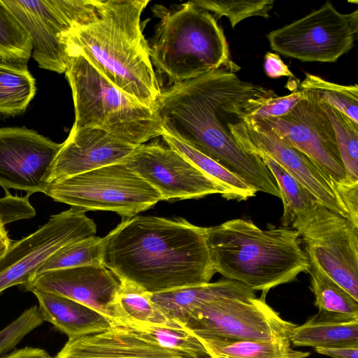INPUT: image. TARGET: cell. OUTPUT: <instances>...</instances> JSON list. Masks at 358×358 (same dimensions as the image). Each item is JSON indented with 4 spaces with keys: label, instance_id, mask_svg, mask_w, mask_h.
<instances>
[{
    "label": "cell",
    "instance_id": "cell-1",
    "mask_svg": "<svg viewBox=\"0 0 358 358\" xmlns=\"http://www.w3.org/2000/svg\"><path fill=\"white\" fill-rule=\"evenodd\" d=\"M256 85L221 68L174 83L161 92L154 111L165 134L215 160L257 192L280 198L262 158L243 149L227 127L237 101Z\"/></svg>",
    "mask_w": 358,
    "mask_h": 358
},
{
    "label": "cell",
    "instance_id": "cell-2",
    "mask_svg": "<svg viewBox=\"0 0 358 358\" xmlns=\"http://www.w3.org/2000/svg\"><path fill=\"white\" fill-rule=\"evenodd\" d=\"M103 238V265L151 294L208 283L215 273L206 227L182 217L123 218Z\"/></svg>",
    "mask_w": 358,
    "mask_h": 358
},
{
    "label": "cell",
    "instance_id": "cell-3",
    "mask_svg": "<svg viewBox=\"0 0 358 358\" xmlns=\"http://www.w3.org/2000/svg\"><path fill=\"white\" fill-rule=\"evenodd\" d=\"M148 0H96L94 14L63 34L66 50L81 53L108 80L154 109L162 91L141 26Z\"/></svg>",
    "mask_w": 358,
    "mask_h": 358
},
{
    "label": "cell",
    "instance_id": "cell-4",
    "mask_svg": "<svg viewBox=\"0 0 358 358\" xmlns=\"http://www.w3.org/2000/svg\"><path fill=\"white\" fill-rule=\"evenodd\" d=\"M206 238L215 273L264 296L310 268L298 233L287 227L262 229L234 219L206 227Z\"/></svg>",
    "mask_w": 358,
    "mask_h": 358
},
{
    "label": "cell",
    "instance_id": "cell-5",
    "mask_svg": "<svg viewBox=\"0 0 358 358\" xmlns=\"http://www.w3.org/2000/svg\"><path fill=\"white\" fill-rule=\"evenodd\" d=\"M160 17L150 46L152 66L173 83L221 68L236 72L223 29L207 10L190 1L178 8L155 10Z\"/></svg>",
    "mask_w": 358,
    "mask_h": 358
},
{
    "label": "cell",
    "instance_id": "cell-6",
    "mask_svg": "<svg viewBox=\"0 0 358 358\" xmlns=\"http://www.w3.org/2000/svg\"><path fill=\"white\" fill-rule=\"evenodd\" d=\"M67 52L65 74L75 108L71 129H100L136 145L164 134L154 109L117 87L81 53Z\"/></svg>",
    "mask_w": 358,
    "mask_h": 358
},
{
    "label": "cell",
    "instance_id": "cell-7",
    "mask_svg": "<svg viewBox=\"0 0 358 358\" xmlns=\"http://www.w3.org/2000/svg\"><path fill=\"white\" fill-rule=\"evenodd\" d=\"M44 194L84 211H112L125 218L162 200L154 187L123 162L52 182Z\"/></svg>",
    "mask_w": 358,
    "mask_h": 358
},
{
    "label": "cell",
    "instance_id": "cell-8",
    "mask_svg": "<svg viewBox=\"0 0 358 358\" xmlns=\"http://www.w3.org/2000/svg\"><path fill=\"white\" fill-rule=\"evenodd\" d=\"M291 226L308 259L358 301V226L320 203Z\"/></svg>",
    "mask_w": 358,
    "mask_h": 358
},
{
    "label": "cell",
    "instance_id": "cell-9",
    "mask_svg": "<svg viewBox=\"0 0 358 358\" xmlns=\"http://www.w3.org/2000/svg\"><path fill=\"white\" fill-rule=\"evenodd\" d=\"M358 10L342 13L330 2L266 34L271 50L302 62H336L354 46Z\"/></svg>",
    "mask_w": 358,
    "mask_h": 358
},
{
    "label": "cell",
    "instance_id": "cell-10",
    "mask_svg": "<svg viewBox=\"0 0 358 358\" xmlns=\"http://www.w3.org/2000/svg\"><path fill=\"white\" fill-rule=\"evenodd\" d=\"M265 296L224 299L197 306L178 324L199 338L272 341L289 338L296 324L283 320Z\"/></svg>",
    "mask_w": 358,
    "mask_h": 358
},
{
    "label": "cell",
    "instance_id": "cell-11",
    "mask_svg": "<svg viewBox=\"0 0 358 358\" xmlns=\"http://www.w3.org/2000/svg\"><path fill=\"white\" fill-rule=\"evenodd\" d=\"M29 35L40 68L65 73L69 55L61 36L89 19L96 0H2Z\"/></svg>",
    "mask_w": 358,
    "mask_h": 358
},
{
    "label": "cell",
    "instance_id": "cell-12",
    "mask_svg": "<svg viewBox=\"0 0 358 358\" xmlns=\"http://www.w3.org/2000/svg\"><path fill=\"white\" fill-rule=\"evenodd\" d=\"M241 108L231 115L227 122L236 142L250 153L261 152L268 155L302 184L322 206L350 220L336 189V182L308 156L282 141L270 128L243 115Z\"/></svg>",
    "mask_w": 358,
    "mask_h": 358
},
{
    "label": "cell",
    "instance_id": "cell-13",
    "mask_svg": "<svg viewBox=\"0 0 358 358\" xmlns=\"http://www.w3.org/2000/svg\"><path fill=\"white\" fill-rule=\"evenodd\" d=\"M96 233L95 222L81 209L71 207L52 215L34 233L13 241L0 259V294L11 287L27 284L62 247Z\"/></svg>",
    "mask_w": 358,
    "mask_h": 358
},
{
    "label": "cell",
    "instance_id": "cell-14",
    "mask_svg": "<svg viewBox=\"0 0 358 358\" xmlns=\"http://www.w3.org/2000/svg\"><path fill=\"white\" fill-rule=\"evenodd\" d=\"M301 90L303 97L287 114L255 119L314 161L336 183L343 182L346 180L345 173L331 120L316 95Z\"/></svg>",
    "mask_w": 358,
    "mask_h": 358
},
{
    "label": "cell",
    "instance_id": "cell-15",
    "mask_svg": "<svg viewBox=\"0 0 358 358\" xmlns=\"http://www.w3.org/2000/svg\"><path fill=\"white\" fill-rule=\"evenodd\" d=\"M122 162L154 187L162 200L225 195L220 185L168 145H140Z\"/></svg>",
    "mask_w": 358,
    "mask_h": 358
},
{
    "label": "cell",
    "instance_id": "cell-16",
    "mask_svg": "<svg viewBox=\"0 0 358 358\" xmlns=\"http://www.w3.org/2000/svg\"><path fill=\"white\" fill-rule=\"evenodd\" d=\"M62 143L25 127L0 129V186L44 193L48 173Z\"/></svg>",
    "mask_w": 358,
    "mask_h": 358
},
{
    "label": "cell",
    "instance_id": "cell-17",
    "mask_svg": "<svg viewBox=\"0 0 358 358\" xmlns=\"http://www.w3.org/2000/svg\"><path fill=\"white\" fill-rule=\"evenodd\" d=\"M120 281L104 265L59 269L34 276L23 285L24 290L59 294L100 312L115 325L127 321L117 299Z\"/></svg>",
    "mask_w": 358,
    "mask_h": 358
},
{
    "label": "cell",
    "instance_id": "cell-18",
    "mask_svg": "<svg viewBox=\"0 0 358 358\" xmlns=\"http://www.w3.org/2000/svg\"><path fill=\"white\" fill-rule=\"evenodd\" d=\"M138 146L100 129H71L50 166L48 183L121 162Z\"/></svg>",
    "mask_w": 358,
    "mask_h": 358
},
{
    "label": "cell",
    "instance_id": "cell-19",
    "mask_svg": "<svg viewBox=\"0 0 358 358\" xmlns=\"http://www.w3.org/2000/svg\"><path fill=\"white\" fill-rule=\"evenodd\" d=\"M54 358H191L158 345L141 331L114 325L99 333L69 338Z\"/></svg>",
    "mask_w": 358,
    "mask_h": 358
},
{
    "label": "cell",
    "instance_id": "cell-20",
    "mask_svg": "<svg viewBox=\"0 0 358 358\" xmlns=\"http://www.w3.org/2000/svg\"><path fill=\"white\" fill-rule=\"evenodd\" d=\"M32 293L38 299L44 320L69 338L104 331L115 325L100 312L69 298L39 290Z\"/></svg>",
    "mask_w": 358,
    "mask_h": 358
},
{
    "label": "cell",
    "instance_id": "cell-21",
    "mask_svg": "<svg viewBox=\"0 0 358 358\" xmlns=\"http://www.w3.org/2000/svg\"><path fill=\"white\" fill-rule=\"evenodd\" d=\"M255 291L243 284L222 279L215 282L152 294L151 300L169 320L179 324L197 306L224 299L255 297Z\"/></svg>",
    "mask_w": 358,
    "mask_h": 358
},
{
    "label": "cell",
    "instance_id": "cell-22",
    "mask_svg": "<svg viewBox=\"0 0 358 358\" xmlns=\"http://www.w3.org/2000/svg\"><path fill=\"white\" fill-rule=\"evenodd\" d=\"M289 340L298 347H358V321L329 320L317 314L291 331Z\"/></svg>",
    "mask_w": 358,
    "mask_h": 358
},
{
    "label": "cell",
    "instance_id": "cell-23",
    "mask_svg": "<svg viewBox=\"0 0 358 358\" xmlns=\"http://www.w3.org/2000/svg\"><path fill=\"white\" fill-rule=\"evenodd\" d=\"M308 261L310 287L315 298L317 314L336 321H358V301L329 277L315 262Z\"/></svg>",
    "mask_w": 358,
    "mask_h": 358
},
{
    "label": "cell",
    "instance_id": "cell-24",
    "mask_svg": "<svg viewBox=\"0 0 358 358\" xmlns=\"http://www.w3.org/2000/svg\"><path fill=\"white\" fill-rule=\"evenodd\" d=\"M210 358H307L309 352L295 350L289 338L272 341H236L199 338Z\"/></svg>",
    "mask_w": 358,
    "mask_h": 358
},
{
    "label": "cell",
    "instance_id": "cell-25",
    "mask_svg": "<svg viewBox=\"0 0 358 358\" xmlns=\"http://www.w3.org/2000/svg\"><path fill=\"white\" fill-rule=\"evenodd\" d=\"M162 137L169 147L180 152L220 185L225 192L226 199L245 201L255 196L257 192L253 187L215 160L169 134L164 133Z\"/></svg>",
    "mask_w": 358,
    "mask_h": 358
},
{
    "label": "cell",
    "instance_id": "cell-26",
    "mask_svg": "<svg viewBox=\"0 0 358 358\" xmlns=\"http://www.w3.org/2000/svg\"><path fill=\"white\" fill-rule=\"evenodd\" d=\"M35 93V80L27 64L0 59L1 114L15 115L24 112Z\"/></svg>",
    "mask_w": 358,
    "mask_h": 358
},
{
    "label": "cell",
    "instance_id": "cell-27",
    "mask_svg": "<svg viewBox=\"0 0 358 358\" xmlns=\"http://www.w3.org/2000/svg\"><path fill=\"white\" fill-rule=\"evenodd\" d=\"M253 154L262 158L278 185L283 203V214L280 219L283 227L291 226L296 218L320 203L302 184L268 155L261 152Z\"/></svg>",
    "mask_w": 358,
    "mask_h": 358
},
{
    "label": "cell",
    "instance_id": "cell-28",
    "mask_svg": "<svg viewBox=\"0 0 358 358\" xmlns=\"http://www.w3.org/2000/svg\"><path fill=\"white\" fill-rule=\"evenodd\" d=\"M120 281L117 299L127 319L122 326L128 322L179 325L166 318L151 300V293L131 282Z\"/></svg>",
    "mask_w": 358,
    "mask_h": 358
},
{
    "label": "cell",
    "instance_id": "cell-29",
    "mask_svg": "<svg viewBox=\"0 0 358 358\" xmlns=\"http://www.w3.org/2000/svg\"><path fill=\"white\" fill-rule=\"evenodd\" d=\"M103 237L95 236L69 243L56 251L35 275L59 269L103 265Z\"/></svg>",
    "mask_w": 358,
    "mask_h": 358
},
{
    "label": "cell",
    "instance_id": "cell-30",
    "mask_svg": "<svg viewBox=\"0 0 358 358\" xmlns=\"http://www.w3.org/2000/svg\"><path fill=\"white\" fill-rule=\"evenodd\" d=\"M124 327L143 331L164 348L191 358H209L201 341L180 325L128 322Z\"/></svg>",
    "mask_w": 358,
    "mask_h": 358
},
{
    "label": "cell",
    "instance_id": "cell-31",
    "mask_svg": "<svg viewBox=\"0 0 358 358\" xmlns=\"http://www.w3.org/2000/svg\"><path fill=\"white\" fill-rule=\"evenodd\" d=\"M299 89L313 92L317 99L358 124V86L340 85L306 73Z\"/></svg>",
    "mask_w": 358,
    "mask_h": 358
},
{
    "label": "cell",
    "instance_id": "cell-32",
    "mask_svg": "<svg viewBox=\"0 0 358 358\" xmlns=\"http://www.w3.org/2000/svg\"><path fill=\"white\" fill-rule=\"evenodd\" d=\"M319 101L333 126L345 179L358 182V124L337 109Z\"/></svg>",
    "mask_w": 358,
    "mask_h": 358
},
{
    "label": "cell",
    "instance_id": "cell-33",
    "mask_svg": "<svg viewBox=\"0 0 358 358\" xmlns=\"http://www.w3.org/2000/svg\"><path fill=\"white\" fill-rule=\"evenodd\" d=\"M31 52L29 35L0 0V59L27 64Z\"/></svg>",
    "mask_w": 358,
    "mask_h": 358
},
{
    "label": "cell",
    "instance_id": "cell-34",
    "mask_svg": "<svg viewBox=\"0 0 358 358\" xmlns=\"http://www.w3.org/2000/svg\"><path fill=\"white\" fill-rule=\"evenodd\" d=\"M190 2L198 8L213 13L217 18L226 17L232 28L243 20L259 16L266 19L274 7V0H194Z\"/></svg>",
    "mask_w": 358,
    "mask_h": 358
},
{
    "label": "cell",
    "instance_id": "cell-35",
    "mask_svg": "<svg viewBox=\"0 0 358 358\" xmlns=\"http://www.w3.org/2000/svg\"><path fill=\"white\" fill-rule=\"evenodd\" d=\"M44 318L38 306L25 310L0 331V356L13 349L29 333L41 326Z\"/></svg>",
    "mask_w": 358,
    "mask_h": 358
},
{
    "label": "cell",
    "instance_id": "cell-36",
    "mask_svg": "<svg viewBox=\"0 0 358 358\" xmlns=\"http://www.w3.org/2000/svg\"><path fill=\"white\" fill-rule=\"evenodd\" d=\"M0 198V223L6 224L23 219L31 218L35 216L36 211L30 204L29 198L31 194L24 196L11 195L8 190Z\"/></svg>",
    "mask_w": 358,
    "mask_h": 358
},
{
    "label": "cell",
    "instance_id": "cell-37",
    "mask_svg": "<svg viewBox=\"0 0 358 358\" xmlns=\"http://www.w3.org/2000/svg\"><path fill=\"white\" fill-rule=\"evenodd\" d=\"M336 189L348 213L350 220L358 226V182L345 180L336 183Z\"/></svg>",
    "mask_w": 358,
    "mask_h": 358
},
{
    "label": "cell",
    "instance_id": "cell-38",
    "mask_svg": "<svg viewBox=\"0 0 358 358\" xmlns=\"http://www.w3.org/2000/svg\"><path fill=\"white\" fill-rule=\"evenodd\" d=\"M264 69L266 75L271 78H278L282 76L295 78L279 55L268 52L264 55Z\"/></svg>",
    "mask_w": 358,
    "mask_h": 358
},
{
    "label": "cell",
    "instance_id": "cell-39",
    "mask_svg": "<svg viewBox=\"0 0 358 358\" xmlns=\"http://www.w3.org/2000/svg\"><path fill=\"white\" fill-rule=\"evenodd\" d=\"M315 350L331 358H358V347L319 348Z\"/></svg>",
    "mask_w": 358,
    "mask_h": 358
},
{
    "label": "cell",
    "instance_id": "cell-40",
    "mask_svg": "<svg viewBox=\"0 0 358 358\" xmlns=\"http://www.w3.org/2000/svg\"><path fill=\"white\" fill-rule=\"evenodd\" d=\"M1 358H52V357L43 349L25 347L15 350Z\"/></svg>",
    "mask_w": 358,
    "mask_h": 358
},
{
    "label": "cell",
    "instance_id": "cell-41",
    "mask_svg": "<svg viewBox=\"0 0 358 358\" xmlns=\"http://www.w3.org/2000/svg\"><path fill=\"white\" fill-rule=\"evenodd\" d=\"M12 242L5 226L0 223V259L6 253Z\"/></svg>",
    "mask_w": 358,
    "mask_h": 358
},
{
    "label": "cell",
    "instance_id": "cell-42",
    "mask_svg": "<svg viewBox=\"0 0 358 358\" xmlns=\"http://www.w3.org/2000/svg\"><path fill=\"white\" fill-rule=\"evenodd\" d=\"M209 358H210V357H209Z\"/></svg>",
    "mask_w": 358,
    "mask_h": 358
}]
</instances>
